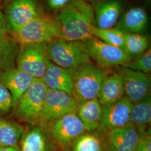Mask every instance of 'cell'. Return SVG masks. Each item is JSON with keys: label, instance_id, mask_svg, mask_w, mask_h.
Masks as SVG:
<instances>
[{"label": "cell", "instance_id": "cell-1", "mask_svg": "<svg viewBox=\"0 0 151 151\" xmlns=\"http://www.w3.org/2000/svg\"><path fill=\"white\" fill-rule=\"evenodd\" d=\"M60 25L62 39L82 42L93 35V9L85 0H70L55 19Z\"/></svg>", "mask_w": 151, "mask_h": 151}, {"label": "cell", "instance_id": "cell-2", "mask_svg": "<svg viewBox=\"0 0 151 151\" xmlns=\"http://www.w3.org/2000/svg\"><path fill=\"white\" fill-rule=\"evenodd\" d=\"M19 45L34 43H49L62 38L60 25L56 19L40 15L10 33Z\"/></svg>", "mask_w": 151, "mask_h": 151}, {"label": "cell", "instance_id": "cell-3", "mask_svg": "<svg viewBox=\"0 0 151 151\" xmlns=\"http://www.w3.org/2000/svg\"><path fill=\"white\" fill-rule=\"evenodd\" d=\"M108 74L106 68L92 63L75 70L72 96L78 105L87 101L98 99L103 81Z\"/></svg>", "mask_w": 151, "mask_h": 151}, {"label": "cell", "instance_id": "cell-4", "mask_svg": "<svg viewBox=\"0 0 151 151\" xmlns=\"http://www.w3.org/2000/svg\"><path fill=\"white\" fill-rule=\"evenodd\" d=\"M48 89L42 79L35 78L14 106L17 118L30 124L41 122Z\"/></svg>", "mask_w": 151, "mask_h": 151}, {"label": "cell", "instance_id": "cell-5", "mask_svg": "<svg viewBox=\"0 0 151 151\" xmlns=\"http://www.w3.org/2000/svg\"><path fill=\"white\" fill-rule=\"evenodd\" d=\"M47 51L50 60L64 68L76 70L92 63L91 58L82 49L78 42L56 39L48 44Z\"/></svg>", "mask_w": 151, "mask_h": 151}, {"label": "cell", "instance_id": "cell-6", "mask_svg": "<svg viewBox=\"0 0 151 151\" xmlns=\"http://www.w3.org/2000/svg\"><path fill=\"white\" fill-rule=\"evenodd\" d=\"M78 43L90 58L104 68L122 66L130 60L123 49L106 43L93 36Z\"/></svg>", "mask_w": 151, "mask_h": 151}, {"label": "cell", "instance_id": "cell-7", "mask_svg": "<svg viewBox=\"0 0 151 151\" xmlns=\"http://www.w3.org/2000/svg\"><path fill=\"white\" fill-rule=\"evenodd\" d=\"M48 44H27L20 45L16 58L17 68L34 78L42 79L50 62L47 51Z\"/></svg>", "mask_w": 151, "mask_h": 151}, {"label": "cell", "instance_id": "cell-8", "mask_svg": "<svg viewBox=\"0 0 151 151\" xmlns=\"http://www.w3.org/2000/svg\"><path fill=\"white\" fill-rule=\"evenodd\" d=\"M116 72L123 82L125 96L133 104L151 95V80L148 74L122 66Z\"/></svg>", "mask_w": 151, "mask_h": 151}, {"label": "cell", "instance_id": "cell-9", "mask_svg": "<svg viewBox=\"0 0 151 151\" xmlns=\"http://www.w3.org/2000/svg\"><path fill=\"white\" fill-rule=\"evenodd\" d=\"M78 107L72 95L62 91L48 89L41 122L54 121L65 115L76 113Z\"/></svg>", "mask_w": 151, "mask_h": 151}, {"label": "cell", "instance_id": "cell-10", "mask_svg": "<svg viewBox=\"0 0 151 151\" xmlns=\"http://www.w3.org/2000/svg\"><path fill=\"white\" fill-rule=\"evenodd\" d=\"M41 15L35 0H12L4 15L7 30L10 34Z\"/></svg>", "mask_w": 151, "mask_h": 151}, {"label": "cell", "instance_id": "cell-11", "mask_svg": "<svg viewBox=\"0 0 151 151\" xmlns=\"http://www.w3.org/2000/svg\"><path fill=\"white\" fill-rule=\"evenodd\" d=\"M133 105V104L124 96L116 103L103 106L101 118L97 132L104 133L128 124Z\"/></svg>", "mask_w": 151, "mask_h": 151}, {"label": "cell", "instance_id": "cell-12", "mask_svg": "<svg viewBox=\"0 0 151 151\" xmlns=\"http://www.w3.org/2000/svg\"><path fill=\"white\" fill-rule=\"evenodd\" d=\"M53 122L51 134L54 140L62 145L70 144L86 132L77 113L65 115Z\"/></svg>", "mask_w": 151, "mask_h": 151}, {"label": "cell", "instance_id": "cell-13", "mask_svg": "<svg viewBox=\"0 0 151 151\" xmlns=\"http://www.w3.org/2000/svg\"><path fill=\"white\" fill-rule=\"evenodd\" d=\"M102 134L109 151H134L141 136L130 123Z\"/></svg>", "mask_w": 151, "mask_h": 151}, {"label": "cell", "instance_id": "cell-14", "mask_svg": "<svg viewBox=\"0 0 151 151\" xmlns=\"http://www.w3.org/2000/svg\"><path fill=\"white\" fill-rule=\"evenodd\" d=\"M27 72L14 67L0 71V80L10 92L14 107L35 80Z\"/></svg>", "mask_w": 151, "mask_h": 151}, {"label": "cell", "instance_id": "cell-15", "mask_svg": "<svg viewBox=\"0 0 151 151\" xmlns=\"http://www.w3.org/2000/svg\"><path fill=\"white\" fill-rule=\"evenodd\" d=\"M75 70L62 68L50 62L42 79L48 89L62 91L72 96Z\"/></svg>", "mask_w": 151, "mask_h": 151}, {"label": "cell", "instance_id": "cell-16", "mask_svg": "<svg viewBox=\"0 0 151 151\" xmlns=\"http://www.w3.org/2000/svg\"><path fill=\"white\" fill-rule=\"evenodd\" d=\"M19 45L9 36L5 16L0 10V71L14 67L20 49Z\"/></svg>", "mask_w": 151, "mask_h": 151}, {"label": "cell", "instance_id": "cell-17", "mask_svg": "<svg viewBox=\"0 0 151 151\" xmlns=\"http://www.w3.org/2000/svg\"><path fill=\"white\" fill-rule=\"evenodd\" d=\"M122 9V2L119 0L101 2L93 9V27L101 29L113 27L120 16Z\"/></svg>", "mask_w": 151, "mask_h": 151}, {"label": "cell", "instance_id": "cell-18", "mask_svg": "<svg viewBox=\"0 0 151 151\" xmlns=\"http://www.w3.org/2000/svg\"><path fill=\"white\" fill-rule=\"evenodd\" d=\"M125 96L123 82L117 72L108 74L100 88L98 100L102 106L116 103Z\"/></svg>", "mask_w": 151, "mask_h": 151}, {"label": "cell", "instance_id": "cell-19", "mask_svg": "<svg viewBox=\"0 0 151 151\" xmlns=\"http://www.w3.org/2000/svg\"><path fill=\"white\" fill-rule=\"evenodd\" d=\"M148 24V16L145 9L134 7L124 13L116 27L123 32L140 34L146 30Z\"/></svg>", "mask_w": 151, "mask_h": 151}, {"label": "cell", "instance_id": "cell-20", "mask_svg": "<svg viewBox=\"0 0 151 151\" xmlns=\"http://www.w3.org/2000/svg\"><path fill=\"white\" fill-rule=\"evenodd\" d=\"M103 106L98 99L88 100L78 105L77 114L81 120L85 132L92 133L97 130L101 118Z\"/></svg>", "mask_w": 151, "mask_h": 151}, {"label": "cell", "instance_id": "cell-21", "mask_svg": "<svg viewBox=\"0 0 151 151\" xmlns=\"http://www.w3.org/2000/svg\"><path fill=\"white\" fill-rule=\"evenodd\" d=\"M24 132L20 124L0 113V147H17Z\"/></svg>", "mask_w": 151, "mask_h": 151}, {"label": "cell", "instance_id": "cell-22", "mask_svg": "<svg viewBox=\"0 0 151 151\" xmlns=\"http://www.w3.org/2000/svg\"><path fill=\"white\" fill-rule=\"evenodd\" d=\"M151 120V95L133 104L130 114L129 123L133 124L142 135L150 125Z\"/></svg>", "mask_w": 151, "mask_h": 151}, {"label": "cell", "instance_id": "cell-23", "mask_svg": "<svg viewBox=\"0 0 151 151\" xmlns=\"http://www.w3.org/2000/svg\"><path fill=\"white\" fill-rule=\"evenodd\" d=\"M72 151H109L102 133H84L72 142Z\"/></svg>", "mask_w": 151, "mask_h": 151}, {"label": "cell", "instance_id": "cell-24", "mask_svg": "<svg viewBox=\"0 0 151 151\" xmlns=\"http://www.w3.org/2000/svg\"><path fill=\"white\" fill-rule=\"evenodd\" d=\"M20 151H49L47 137L43 130L34 127L24 132L20 139Z\"/></svg>", "mask_w": 151, "mask_h": 151}, {"label": "cell", "instance_id": "cell-25", "mask_svg": "<svg viewBox=\"0 0 151 151\" xmlns=\"http://www.w3.org/2000/svg\"><path fill=\"white\" fill-rule=\"evenodd\" d=\"M124 52L130 60L145 53L148 49L150 40L140 34L124 32Z\"/></svg>", "mask_w": 151, "mask_h": 151}, {"label": "cell", "instance_id": "cell-26", "mask_svg": "<svg viewBox=\"0 0 151 151\" xmlns=\"http://www.w3.org/2000/svg\"><path fill=\"white\" fill-rule=\"evenodd\" d=\"M92 35L106 43L124 50V32L117 27L101 29L93 27L92 29Z\"/></svg>", "mask_w": 151, "mask_h": 151}, {"label": "cell", "instance_id": "cell-27", "mask_svg": "<svg viewBox=\"0 0 151 151\" xmlns=\"http://www.w3.org/2000/svg\"><path fill=\"white\" fill-rule=\"evenodd\" d=\"M122 67L149 75L151 72V50L148 49L139 56L130 60Z\"/></svg>", "mask_w": 151, "mask_h": 151}, {"label": "cell", "instance_id": "cell-28", "mask_svg": "<svg viewBox=\"0 0 151 151\" xmlns=\"http://www.w3.org/2000/svg\"><path fill=\"white\" fill-rule=\"evenodd\" d=\"M13 108L14 103L11 94L0 80V113H9Z\"/></svg>", "mask_w": 151, "mask_h": 151}, {"label": "cell", "instance_id": "cell-29", "mask_svg": "<svg viewBox=\"0 0 151 151\" xmlns=\"http://www.w3.org/2000/svg\"><path fill=\"white\" fill-rule=\"evenodd\" d=\"M134 151H151V130H148L140 136Z\"/></svg>", "mask_w": 151, "mask_h": 151}, {"label": "cell", "instance_id": "cell-30", "mask_svg": "<svg viewBox=\"0 0 151 151\" xmlns=\"http://www.w3.org/2000/svg\"><path fill=\"white\" fill-rule=\"evenodd\" d=\"M49 7L52 9H57L62 8L66 5L70 0H48Z\"/></svg>", "mask_w": 151, "mask_h": 151}, {"label": "cell", "instance_id": "cell-31", "mask_svg": "<svg viewBox=\"0 0 151 151\" xmlns=\"http://www.w3.org/2000/svg\"><path fill=\"white\" fill-rule=\"evenodd\" d=\"M0 151H20L18 147H0Z\"/></svg>", "mask_w": 151, "mask_h": 151}, {"label": "cell", "instance_id": "cell-32", "mask_svg": "<svg viewBox=\"0 0 151 151\" xmlns=\"http://www.w3.org/2000/svg\"><path fill=\"white\" fill-rule=\"evenodd\" d=\"M87 1H89V2H95L96 1H97V0H85Z\"/></svg>", "mask_w": 151, "mask_h": 151}]
</instances>
